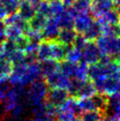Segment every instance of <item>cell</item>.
<instances>
[{
    "label": "cell",
    "mask_w": 120,
    "mask_h": 121,
    "mask_svg": "<svg viewBox=\"0 0 120 121\" xmlns=\"http://www.w3.org/2000/svg\"><path fill=\"white\" fill-rule=\"evenodd\" d=\"M67 47L68 46L60 43L57 40L52 41L51 42V58L57 62L64 60Z\"/></svg>",
    "instance_id": "16"
},
{
    "label": "cell",
    "mask_w": 120,
    "mask_h": 121,
    "mask_svg": "<svg viewBox=\"0 0 120 121\" xmlns=\"http://www.w3.org/2000/svg\"><path fill=\"white\" fill-rule=\"evenodd\" d=\"M6 90L0 88V104H2V102L4 101V97H5V91Z\"/></svg>",
    "instance_id": "37"
},
{
    "label": "cell",
    "mask_w": 120,
    "mask_h": 121,
    "mask_svg": "<svg viewBox=\"0 0 120 121\" xmlns=\"http://www.w3.org/2000/svg\"><path fill=\"white\" fill-rule=\"evenodd\" d=\"M102 35L106 36H117L120 34L117 25H103L102 26Z\"/></svg>",
    "instance_id": "32"
},
{
    "label": "cell",
    "mask_w": 120,
    "mask_h": 121,
    "mask_svg": "<svg viewBox=\"0 0 120 121\" xmlns=\"http://www.w3.org/2000/svg\"><path fill=\"white\" fill-rule=\"evenodd\" d=\"M17 13L19 14L23 20L29 21L34 17V15L36 13L34 4L29 1H27V0H20Z\"/></svg>",
    "instance_id": "12"
},
{
    "label": "cell",
    "mask_w": 120,
    "mask_h": 121,
    "mask_svg": "<svg viewBox=\"0 0 120 121\" xmlns=\"http://www.w3.org/2000/svg\"><path fill=\"white\" fill-rule=\"evenodd\" d=\"M117 28H118V30H119V34H120V19L119 20H118V23H117Z\"/></svg>",
    "instance_id": "40"
},
{
    "label": "cell",
    "mask_w": 120,
    "mask_h": 121,
    "mask_svg": "<svg viewBox=\"0 0 120 121\" xmlns=\"http://www.w3.org/2000/svg\"><path fill=\"white\" fill-rule=\"evenodd\" d=\"M45 78H46L45 82H46L48 87H50V88L58 87V88H64L66 90L69 86V82H70V79L66 77L65 75H64L63 73H61L59 71H57Z\"/></svg>",
    "instance_id": "8"
},
{
    "label": "cell",
    "mask_w": 120,
    "mask_h": 121,
    "mask_svg": "<svg viewBox=\"0 0 120 121\" xmlns=\"http://www.w3.org/2000/svg\"><path fill=\"white\" fill-rule=\"evenodd\" d=\"M34 7H35L36 13L42 14V15H43L44 17H46L47 19L52 17V13H51V11H50L49 0L39 1V2H37L34 4Z\"/></svg>",
    "instance_id": "26"
},
{
    "label": "cell",
    "mask_w": 120,
    "mask_h": 121,
    "mask_svg": "<svg viewBox=\"0 0 120 121\" xmlns=\"http://www.w3.org/2000/svg\"><path fill=\"white\" fill-rule=\"evenodd\" d=\"M16 50L17 47L15 41L6 38L0 42V53L5 58H7L12 53H13Z\"/></svg>",
    "instance_id": "23"
},
{
    "label": "cell",
    "mask_w": 120,
    "mask_h": 121,
    "mask_svg": "<svg viewBox=\"0 0 120 121\" xmlns=\"http://www.w3.org/2000/svg\"><path fill=\"white\" fill-rule=\"evenodd\" d=\"M103 112L98 111H87L83 112L81 116V121H102L103 118Z\"/></svg>",
    "instance_id": "28"
},
{
    "label": "cell",
    "mask_w": 120,
    "mask_h": 121,
    "mask_svg": "<svg viewBox=\"0 0 120 121\" xmlns=\"http://www.w3.org/2000/svg\"><path fill=\"white\" fill-rule=\"evenodd\" d=\"M60 27L56 17H50L47 19V21L44 25L43 28L42 29V34L43 40L46 41H56L57 35L59 34Z\"/></svg>",
    "instance_id": "6"
},
{
    "label": "cell",
    "mask_w": 120,
    "mask_h": 121,
    "mask_svg": "<svg viewBox=\"0 0 120 121\" xmlns=\"http://www.w3.org/2000/svg\"><path fill=\"white\" fill-rule=\"evenodd\" d=\"M102 121H108V119H107L105 117H103V118H102Z\"/></svg>",
    "instance_id": "42"
},
{
    "label": "cell",
    "mask_w": 120,
    "mask_h": 121,
    "mask_svg": "<svg viewBox=\"0 0 120 121\" xmlns=\"http://www.w3.org/2000/svg\"><path fill=\"white\" fill-rule=\"evenodd\" d=\"M49 4H50L52 17H57L65 8L61 0H49Z\"/></svg>",
    "instance_id": "29"
},
{
    "label": "cell",
    "mask_w": 120,
    "mask_h": 121,
    "mask_svg": "<svg viewBox=\"0 0 120 121\" xmlns=\"http://www.w3.org/2000/svg\"><path fill=\"white\" fill-rule=\"evenodd\" d=\"M40 67L43 77H47V76H49L50 74L54 73L58 71L59 64H58L57 61L54 60L52 58H50V59H47V60L41 61Z\"/></svg>",
    "instance_id": "19"
},
{
    "label": "cell",
    "mask_w": 120,
    "mask_h": 121,
    "mask_svg": "<svg viewBox=\"0 0 120 121\" xmlns=\"http://www.w3.org/2000/svg\"><path fill=\"white\" fill-rule=\"evenodd\" d=\"M13 65L4 57H0V82L8 81L12 72Z\"/></svg>",
    "instance_id": "22"
},
{
    "label": "cell",
    "mask_w": 120,
    "mask_h": 121,
    "mask_svg": "<svg viewBox=\"0 0 120 121\" xmlns=\"http://www.w3.org/2000/svg\"><path fill=\"white\" fill-rule=\"evenodd\" d=\"M91 10V0H75L74 3L69 7L71 13L75 17L80 13H90Z\"/></svg>",
    "instance_id": "14"
},
{
    "label": "cell",
    "mask_w": 120,
    "mask_h": 121,
    "mask_svg": "<svg viewBox=\"0 0 120 121\" xmlns=\"http://www.w3.org/2000/svg\"><path fill=\"white\" fill-rule=\"evenodd\" d=\"M7 59L10 61L12 65H17V64H21L24 63V59H25V53L23 51L16 50L13 53H12L7 57ZM25 64V63H24Z\"/></svg>",
    "instance_id": "30"
},
{
    "label": "cell",
    "mask_w": 120,
    "mask_h": 121,
    "mask_svg": "<svg viewBox=\"0 0 120 121\" xmlns=\"http://www.w3.org/2000/svg\"><path fill=\"white\" fill-rule=\"evenodd\" d=\"M96 45L103 55L115 57L120 54V36L101 35L96 39Z\"/></svg>",
    "instance_id": "2"
},
{
    "label": "cell",
    "mask_w": 120,
    "mask_h": 121,
    "mask_svg": "<svg viewBox=\"0 0 120 121\" xmlns=\"http://www.w3.org/2000/svg\"><path fill=\"white\" fill-rule=\"evenodd\" d=\"M65 59L72 63H79L81 61V51L73 47H67Z\"/></svg>",
    "instance_id": "27"
},
{
    "label": "cell",
    "mask_w": 120,
    "mask_h": 121,
    "mask_svg": "<svg viewBox=\"0 0 120 121\" xmlns=\"http://www.w3.org/2000/svg\"><path fill=\"white\" fill-rule=\"evenodd\" d=\"M48 89L49 87L45 81H43V79L32 82L28 86V88H26L25 91L23 98L26 104L34 106L44 102L46 100Z\"/></svg>",
    "instance_id": "1"
},
{
    "label": "cell",
    "mask_w": 120,
    "mask_h": 121,
    "mask_svg": "<svg viewBox=\"0 0 120 121\" xmlns=\"http://www.w3.org/2000/svg\"><path fill=\"white\" fill-rule=\"evenodd\" d=\"M87 42L88 41L84 37V35L82 34L79 35H76L75 37V40L73 42V46L77 49H79L80 51H82L83 50V48L87 45Z\"/></svg>",
    "instance_id": "34"
},
{
    "label": "cell",
    "mask_w": 120,
    "mask_h": 121,
    "mask_svg": "<svg viewBox=\"0 0 120 121\" xmlns=\"http://www.w3.org/2000/svg\"><path fill=\"white\" fill-rule=\"evenodd\" d=\"M47 21V18L44 17L43 15L39 13H35L34 15V17L28 21L29 27L33 30L42 31L44 25Z\"/></svg>",
    "instance_id": "24"
},
{
    "label": "cell",
    "mask_w": 120,
    "mask_h": 121,
    "mask_svg": "<svg viewBox=\"0 0 120 121\" xmlns=\"http://www.w3.org/2000/svg\"><path fill=\"white\" fill-rule=\"evenodd\" d=\"M96 88L94 85L93 81H89L87 80L82 81L79 90L77 92L75 98H88L92 97L96 94Z\"/></svg>",
    "instance_id": "13"
},
{
    "label": "cell",
    "mask_w": 120,
    "mask_h": 121,
    "mask_svg": "<svg viewBox=\"0 0 120 121\" xmlns=\"http://www.w3.org/2000/svg\"><path fill=\"white\" fill-rule=\"evenodd\" d=\"M75 0H62V3L64 5V7H70L74 3Z\"/></svg>",
    "instance_id": "36"
},
{
    "label": "cell",
    "mask_w": 120,
    "mask_h": 121,
    "mask_svg": "<svg viewBox=\"0 0 120 121\" xmlns=\"http://www.w3.org/2000/svg\"><path fill=\"white\" fill-rule=\"evenodd\" d=\"M21 121H33V119H29V118H27V119H23Z\"/></svg>",
    "instance_id": "43"
},
{
    "label": "cell",
    "mask_w": 120,
    "mask_h": 121,
    "mask_svg": "<svg viewBox=\"0 0 120 121\" xmlns=\"http://www.w3.org/2000/svg\"><path fill=\"white\" fill-rule=\"evenodd\" d=\"M42 78H43V75L41 73L40 63H38L36 60L27 65V69L21 79L20 86L26 87L29 86L32 82L41 80Z\"/></svg>",
    "instance_id": "4"
},
{
    "label": "cell",
    "mask_w": 120,
    "mask_h": 121,
    "mask_svg": "<svg viewBox=\"0 0 120 121\" xmlns=\"http://www.w3.org/2000/svg\"><path fill=\"white\" fill-rule=\"evenodd\" d=\"M39 1H42V0H34V4H36L37 2H39Z\"/></svg>",
    "instance_id": "44"
},
{
    "label": "cell",
    "mask_w": 120,
    "mask_h": 121,
    "mask_svg": "<svg viewBox=\"0 0 120 121\" xmlns=\"http://www.w3.org/2000/svg\"><path fill=\"white\" fill-rule=\"evenodd\" d=\"M33 121H56V118L50 117L48 115H42V116L34 117Z\"/></svg>",
    "instance_id": "35"
},
{
    "label": "cell",
    "mask_w": 120,
    "mask_h": 121,
    "mask_svg": "<svg viewBox=\"0 0 120 121\" xmlns=\"http://www.w3.org/2000/svg\"><path fill=\"white\" fill-rule=\"evenodd\" d=\"M114 4L111 0H93L91 1L90 13L94 18H98L102 14L112 9Z\"/></svg>",
    "instance_id": "9"
},
{
    "label": "cell",
    "mask_w": 120,
    "mask_h": 121,
    "mask_svg": "<svg viewBox=\"0 0 120 121\" xmlns=\"http://www.w3.org/2000/svg\"><path fill=\"white\" fill-rule=\"evenodd\" d=\"M76 35L77 32L74 30V28H61L57 41L65 46H70L73 43Z\"/></svg>",
    "instance_id": "15"
},
{
    "label": "cell",
    "mask_w": 120,
    "mask_h": 121,
    "mask_svg": "<svg viewBox=\"0 0 120 121\" xmlns=\"http://www.w3.org/2000/svg\"><path fill=\"white\" fill-rule=\"evenodd\" d=\"M84 37L89 42L95 41L102 35V25L98 22H92L90 26L83 32Z\"/></svg>",
    "instance_id": "21"
},
{
    "label": "cell",
    "mask_w": 120,
    "mask_h": 121,
    "mask_svg": "<svg viewBox=\"0 0 120 121\" xmlns=\"http://www.w3.org/2000/svg\"><path fill=\"white\" fill-rule=\"evenodd\" d=\"M56 18H57L60 28H73L74 17L73 15L71 13L69 9H67V10L64 9Z\"/></svg>",
    "instance_id": "20"
},
{
    "label": "cell",
    "mask_w": 120,
    "mask_h": 121,
    "mask_svg": "<svg viewBox=\"0 0 120 121\" xmlns=\"http://www.w3.org/2000/svg\"><path fill=\"white\" fill-rule=\"evenodd\" d=\"M25 111H26V106H25V104H24V103H20V102H19V103L15 105V107L13 109V111H11L9 114H10L11 117H13V118L20 119V118L24 115Z\"/></svg>",
    "instance_id": "31"
},
{
    "label": "cell",
    "mask_w": 120,
    "mask_h": 121,
    "mask_svg": "<svg viewBox=\"0 0 120 121\" xmlns=\"http://www.w3.org/2000/svg\"><path fill=\"white\" fill-rule=\"evenodd\" d=\"M4 37L7 39L15 41L18 39L20 35H23V32L21 31L20 28L15 26V25H8L5 26L4 28Z\"/></svg>",
    "instance_id": "25"
},
{
    "label": "cell",
    "mask_w": 120,
    "mask_h": 121,
    "mask_svg": "<svg viewBox=\"0 0 120 121\" xmlns=\"http://www.w3.org/2000/svg\"><path fill=\"white\" fill-rule=\"evenodd\" d=\"M78 113L77 100L75 97H68L63 104L57 107L56 121H73Z\"/></svg>",
    "instance_id": "3"
},
{
    "label": "cell",
    "mask_w": 120,
    "mask_h": 121,
    "mask_svg": "<svg viewBox=\"0 0 120 121\" xmlns=\"http://www.w3.org/2000/svg\"><path fill=\"white\" fill-rule=\"evenodd\" d=\"M114 4L117 5V7H120V0H111Z\"/></svg>",
    "instance_id": "38"
},
{
    "label": "cell",
    "mask_w": 120,
    "mask_h": 121,
    "mask_svg": "<svg viewBox=\"0 0 120 121\" xmlns=\"http://www.w3.org/2000/svg\"><path fill=\"white\" fill-rule=\"evenodd\" d=\"M29 43V40L27 39V37L26 35H20L18 39L15 40V43H16V47H17V50H19V51H25L26 50V48H27V44Z\"/></svg>",
    "instance_id": "33"
},
{
    "label": "cell",
    "mask_w": 120,
    "mask_h": 121,
    "mask_svg": "<svg viewBox=\"0 0 120 121\" xmlns=\"http://www.w3.org/2000/svg\"><path fill=\"white\" fill-rule=\"evenodd\" d=\"M115 61L117 62V64H118V65L120 66V54L117 56V58H116V60H115Z\"/></svg>",
    "instance_id": "39"
},
{
    "label": "cell",
    "mask_w": 120,
    "mask_h": 121,
    "mask_svg": "<svg viewBox=\"0 0 120 121\" xmlns=\"http://www.w3.org/2000/svg\"><path fill=\"white\" fill-rule=\"evenodd\" d=\"M97 19V22L101 24L102 26L103 25H112L116 26L118 23V20L120 19V11L118 8L117 9H110L103 14H102Z\"/></svg>",
    "instance_id": "11"
},
{
    "label": "cell",
    "mask_w": 120,
    "mask_h": 121,
    "mask_svg": "<svg viewBox=\"0 0 120 121\" xmlns=\"http://www.w3.org/2000/svg\"><path fill=\"white\" fill-rule=\"evenodd\" d=\"M68 97H69V94L67 90L64 88L52 87V88L48 89L46 100L48 103L53 104L54 106L59 107Z\"/></svg>",
    "instance_id": "7"
},
{
    "label": "cell",
    "mask_w": 120,
    "mask_h": 121,
    "mask_svg": "<svg viewBox=\"0 0 120 121\" xmlns=\"http://www.w3.org/2000/svg\"><path fill=\"white\" fill-rule=\"evenodd\" d=\"M103 54L96 43L93 42H87V45L81 51V61L87 65H92L97 63Z\"/></svg>",
    "instance_id": "5"
},
{
    "label": "cell",
    "mask_w": 120,
    "mask_h": 121,
    "mask_svg": "<svg viewBox=\"0 0 120 121\" xmlns=\"http://www.w3.org/2000/svg\"><path fill=\"white\" fill-rule=\"evenodd\" d=\"M73 121H81V119H80V118H78V117H76V118H74Z\"/></svg>",
    "instance_id": "41"
},
{
    "label": "cell",
    "mask_w": 120,
    "mask_h": 121,
    "mask_svg": "<svg viewBox=\"0 0 120 121\" xmlns=\"http://www.w3.org/2000/svg\"><path fill=\"white\" fill-rule=\"evenodd\" d=\"M93 22V17L90 15V13L78 14L74 17L73 28L79 34H83V32Z\"/></svg>",
    "instance_id": "10"
},
{
    "label": "cell",
    "mask_w": 120,
    "mask_h": 121,
    "mask_svg": "<svg viewBox=\"0 0 120 121\" xmlns=\"http://www.w3.org/2000/svg\"><path fill=\"white\" fill-rule=\"evenodd\" d=\"M108 97V105L107 109H109V114L114 115L120 118V91L109 95Z\"/></svg>",
    "instance_id": "17"
},
{
    "label": "cell",
    "mask_w": 120,
    "mask_h": 121,
    "mask_svg": "<svg viewBox=\"0 0 120 121\" xmlns=\"http://www.w3.org/2000/svg\"><path fill=\"white\" fill-rule=\"evenodd\" d=\"M118 121H120V118H119V120H118Z\"/></svg>",
    "instance_id": "45"
},
{
    "label": "cell",
    "mask_w": 120,
    "mask_h": 121,
    "mask_svg": "<svg viewBox=\"0 0 120 121\" xmlns=\"http://www.w3.org/2000/svg\"><path fill=\"white\" fill-rule=\"evenodd\" d=\"M51 58V42L43 40L39 43L36 52V59L40 61Z\"/></svg>",
    "instance_id": "18"
}]
</instances>
